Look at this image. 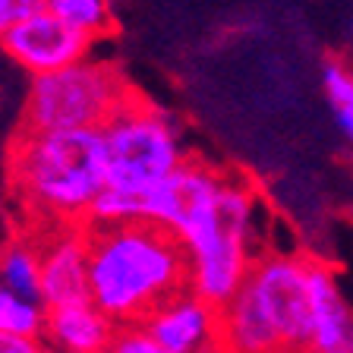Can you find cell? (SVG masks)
Here are the masks:
<instances>
[{"instance_id":"1","label":"cell","mask_w":353,"mask_h":353,"mask_svg":"<svg viewBox=\"0 0 353 353\" xmlns=\"http://www.w3.org/2000/svg\"><path fill=\"white\" fill-rule=\"evenodd\" d=\"M92 300L117 325H142L152 309L190 287V256L154 221L88 224Z\"/></svg>"},{"instance_id":"2","label":"cell","mask_w":353,"mask_h":353,"mask_svg":"<svg viewBox=\"0 0 353 353\" xmlns=\"http://www.w3.org/2000/svg\"><path fill=\"white\" fill-rule=\"evenodd\" d=\"M10 186L48 228L88 224L108 186L101 130H22L10 145Z\"/></svg>"},{"instance_id":"3","label":"cell","mask_w":353,"mask_h":353,"mask_svg":"<svg viewBox=\"0 0 353 353\" xmlns=\"http://www.w3.org/2000/svg\"><path fill=\"white\" fill-rule=\"evenodd\" d=\"M312 256L265 250L221 306L228 353H300L312 331Z\"/></svg>"},{"instance_id":"4","label":"cell","mask_w":353,"mask_h":353,"mask_svg":"<svg viewBox=\"0 0 353 353\" xmlns=\"http://www.w3.org/2000/svg\"><path fill=\"white\" fill-rule=\"evenodd\" d=\"M262 212L265 205L252 180L228 174L214 205L180 234L190 256V287L196 294L224 306L240 290L259 256L256 234Z\"/></svg>"},{"instance_id":"5","label":"cell","mask_w":353,"mask_h":353,"mask_svg":"<svg viewBox=\"0 0 353 353\" xmlns=\"http://www.w3.org/2000/svg\"><path fill=\"white\" fill-rule=\"evenodd\" d=\"M136 88L114 63L82 57L51 73L32 76L22 130H101Z\"/></svg>"},{"instance_id":"6","label":"cell","mask_w":353,"mask_h":353,"mask_svg":"<svg viewBox=\"0 0 353 353\" xmlns=\"http://www.w3.org/2000/svg\"><path fill=\"white\" fill-rule=\"evenodd\" d=\"M108 186L145 192L186 161L176 120L132 92L130 101L101 126Z\"/></svg>"},{"instance_id":"7","label":"cell","mask_w":353,"mask_h":353,"mask_svg":"<svg viewBox=\"0 0 353 353\" xmlns=\"http://www.w3.org/2000/svg\"><path fill=\"white\" fill-rule=\"evenodd\" d=\"M92 44H95V38L76 29L73 22H66L63 16H57L44 3L0 38L3 54L32 76L51 73V70H60V66H70L76 60L88 57Z\"/></svg>"},{"instance_id":"8","label":"cell","mask_w":353,"mask_h":353,"mask_svg":"<svg viewBox=\"0 0 353 353\" xmlns=\"http://www.w3.org/2000/svg\"><path fill=\"white\" fill-rule=\"evenodd\" d=\"M228 170L212 168L202 158H186L161 183L139 192V218L154 221L180 236L196 224L199 214L214 205Z\"/></svg>"},{"instance_id":"9","label":"cell","mask_w":353,"mask_h":353,"mask_svg":"<svg viewBox=\"0 0 353 353\" xmlns=\"http://www.w3.org/2000/svg\"><path fill=\"white\" fill-rule=\"evenodd\" d=\"M142 328L174 353H228L221 306L196 294L192 287L152 309Z\"/></svg>"},{"instance_id":"10","label":"cell","mask_w":353,"mask_h":353,"mask_svg":"<svg viewBox=\"0 0 353 353\" xmlns=\"http://www.w3.org/2000/svg\"><path fill=\"white\" fill-rule=\"evenodd\" d=\"M41 246V303L63 306L92 300V265H88V224H51Z\"/></svg>"},{"instance_id":"11","label":"cell","mask_w":353,"mask_h":353,"mask_svg":"<svg viewBox=\"0 0 353 353\" xmlns=\"http://www.w3.org/2000/svg\"><path fill=\"white\" fill-rule=\"evenodd\" d=\"M117 331L120 325L95 300H76L48 306L41 338L57 353H108Z\"/></svg>"},{"instance_id":"12","label":"cell","mask_w":353,"mask_h":353,"mask_svg":"<svg viewBox=\"0 0 353 353\" xmlns=\"http://www.w3.org/2000/svg\"><path fill=\"white\" fill-rule=\"evenodd\" d=\"M312 331L300 353H353V306L344 300L338 272L312 256Z\"/></svg>"},{"instance_id":"13","label":"cell","mask_w":353,"mask_h":353,"mask_svg":"<svg viewBox=\"0 0 353 353\" xmlns=\"http://www.w3.org/2000/svg\"><path fill=\"white\" fill-rule=\"evenodd\" d=\"M0 284L41 300V246L32 240H13L0 250Z\"/></svg>"},{"instance_id":"14","label":"cell","mask_w":353,"mask_h":353,"mask_svg":"<svg viewBox=\"0 0 353 353\" xmlns=\"http://www.w3.org/2000/svg\"><path fill=\"white\" fill-rule=\"evenodd\" d=\"M44 319H48V306L38 296L19 294L13 287L0 284V331L7 334H29V338H41L44 334Z\"/></svg>"},{"instance_id":"15","label":"cell","mask_w":353,"mask_h":353,"mask_svg":"<svg viewBox=\"0 0 353 353\" xmlns=\"http://www.w3.org/2000/svg\"><path fill=\"white\" fill-rule=\"evenodd\" d=\"M41 3L92 38H104L114 29V0H41Z\"/></svg>"},{"instance_id":"16","label":"cell","mask_w":353,"mask_h":353,"mask_svg":"<svg viewBox=\"0 0 353 353\" xmlns=\"http://www.w3.org/2000/svg\"><path fill=\"white\" fill-rule=\"evenodd\" d=\"M136 218H139V192H126L117 186H104L88 212V224H117Z\"/></svg>"},{"instance_id":"17","label":"cell","mask_w":353,"mask_h":353,"mask_svg":"<svg viewBox=\"0 0 353 353\" xmlns=\"http://www.w3.org/2000/svg\"><path fill=\"white\" fill-rule=\"evenodd\" d=\"M322 92L331 108H341L353 95V70L338 57H328L322 63Z\"/></svg>"},{"instance_id":"18","label":"cell","mask_w":353,"mask_h":353,"mask_svg":"<svg viewBox=\"0 0 353 353\" xmlns=\"http://www.w3.org/2000/svg\"><path fill=\"white\" fill-rule=\"evenodd\" d=\"M108 353H174V350H168L161 341H154L142 325H120L117 338H114Z\"/></svg>"},{"instance_id":"19","label":"cell","mask_w":353,"mask_h":353,"mask_svg":"<svg viewBox=\"0 0 353 353\" xmlns=\"http://www.w3.org/2000/svg\"><path fill=\"white\" fill-rule=\"evenodd\" d=\"M38 7H41V0H0V38L7 35L16 22L35 13Z\"/></svg>"},{"instance_id":"20","label":"cell","mask_w":353,"mask_h":353,"mask_svg":"<svg viewBox=\"0 0 353 353\" xmlns=\"http://www.w3.org/2000/svg\"><path fill=\"white\" fill-rule=\"evenodd\" d=\"M0 353H48L41 338H29V334H7L0 331Z\"/></svg>"},{"instance_id":"21","label":"cell","mask_w":353,"mask_h":353,"mask_svg":"<svg viewBox=\"0 0 353 353\" xmlns=\"http://www.w3.org/2000/svg\"><path fill=\"white\" fill-rule=\"evenodd\" d=\"M334 117H338V130L344 136V142L353 148V95L341 108H334Z\"/></svg>"},{"instance_id":"22","label":"cell","mask_w":353,"mask_h":353,"mask_svg":"<svg viewBox=\"0 0 353 353\" xmlns=\"http://www.w3.org/2000/svg\"><path fill=\"white\" fill-rule=\"evenodd\" d=\"M350 218H353V205H350Z\"/></svg>"},{"instance_id":"23","label":"cell","mask_w":353,"mask_h":353,"mask_svg":"<svg viewBox=\"0 0 353 353\" xmlns=\"http://www.w3.org/2000/svg\"><path fill=\"white\" fill-rule=\"evenodd\" d=\"M48 353H57V350H48Z\"/></svg>"}]
</instances>
